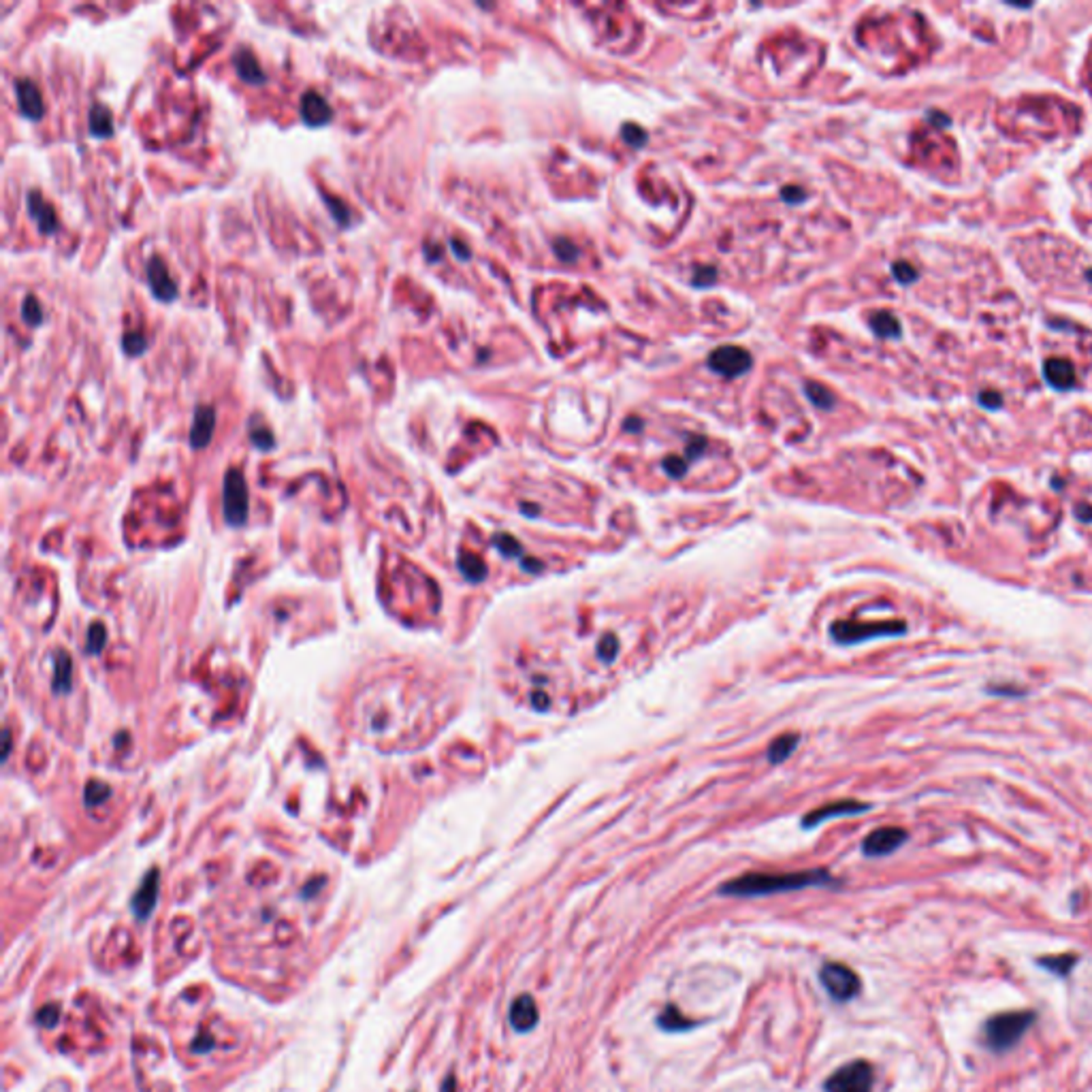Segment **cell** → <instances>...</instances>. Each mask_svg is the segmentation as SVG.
Returning a JSON list of instances; mask_svg holds the SVG:
<instances>
[{"instance_id":"36","label":"cell","mask_w":1092,"mask_h":1092,"mask_svg":"<svg viewBox=\"0 0 1092 1092\" xmlns=\"http://www.w3.org/2000/svg\"><path fill=\"white\" fill-rule=\"evenodd\" d=\"M980 401L986 405V408H990V410H997L998 405L1003 404L1001 397H998L997 393H990V391H984V393L980 395Z\"/></svg>"},{"instance_id":"35","label":"cell","mask_w":1092,"mask_h":1092,"mask_svg":"<svg viewBox=\"0 0 1092 1092\" xmlns=\"http://www.w3.org/2000/svg\"><path fill=\"white\" fill-rule=\"evenodd\" d=\"M894 276L901 280L902 284H909L916 280V269L912 265H907V263H896L894 265Z\"/></svg>"},{"instance_id":"19","label":"cell","mask_w":1092,"mask_h":1092,"mask_svg":"<svg viewBox=\"0 0 1092 1092\" xmlns=\"http://www.w3.org/2000/svg\"><path fill=\"white\" fill-rule=\"evenodd\" d=\"M88 128H90L92 137L96 139L112 137L116 130L112 109L103 103H92L90 112H88Z\"/></svg>"},{"instance_id":"2","label":"cell","mask_w":1092,"mask_h":1092,"mask_svg":"<svg viewBox=\"0 0 1092 1092\" xmlns=\"http://www.w3.org/2000/svg\"><path fill=\"white\" fill-rule=\"evenodd\" d=\"M1033 1022V1012H1007L992 1016L984 1026V1041L990 1050L1007 1052L1020 1044Z\"/></svg>"},{"instance_id":"33","label":"cell","mask_w":1092,"mask_h":1092,"mask_svg":"<svg viewBox=\"0 0 1092 1092\" xmlns=\"http://www.w3.org/2000/svg\"><path fill=\"white\" fill-rule=\"evenodd\" d=\"M107 796H109V788H107V785H103V784H96V781H92V784H88V788H85L84 800H85V805H88V806H96V805H101Z\"/></svg>"},{"instance_id":"22","label":"cell","mask_w":1092,"mask_h":1092,"mask_svg":"<svg viewBox=\"0 0 1092 1092\" xmlns=\"http://www.w3.org/2000/svg\"><path fill=\"white\" fill-rule=\"evenodd\" d=\"M657 1026H660L661 1030H668V1033H681V1030H689L692 1026H696V1024H693L689 1018H685L677 1005H668V1007H664V1012L657 1016Z\"/></svg>"},{"instance_id":"39","label":"cell","mask_w":1092,"mask_h":1092,"mask_svg":"<svg viewBox=\"0 0 1092 1092\" xmlns=\"http://www.w3.org/2000/svg\"><path fill=\"white\" fill-rule=\"evenodd\" d=\"M423 250H425V254H427V258H429V261H437V258H440V254H442L440 245L432 244V241H427V244L423 245Z\"/></svg>"},{"instance_id":"10","label":"cell","mask_w":1092,"mask_h":1092,"mask_svg":"<svg viewBox=\"0 0 1092 1092\" xmlns=\"http://www.w3.org/2000/svg\"><path fill=\"white\" fill-rule=\"evenodd\" d=\"M709 363L715 372L724 373L728 378H736L738 373L752 368V354L738 346H725L715 350L710 354Z\"/></svg>"},{"instance_id":"3","label":"cell","mask_w":1092,"mask_h":1092,"mask_svg":"<svg viewBox=\"0 0 1092 1092\" xmlns=\"http://www.w3.org/2000/svg\"><path fill=\"white\" fill-rule=\"evenodd\" d=\"M905 632V621H877V624L834 621L830 625V636L837 645H858L864 640L884 638V636H902Z\"/></svg>"},{"instance_id":"43","label":"cell","mask_w":1092,"mask_h":1092,"mask_svg":"<svg viewBox=\"0 0 1092 1092\" xmlns=\"http://www.w3.org/2000/svg\"><path fill=\"white\" fill-rule=\"evenodd\" d=\"M9 749H11V730L7 728V730H5V752H2V760H7V756H9Z\"/></svg>"},{"instance_id":"42","label":"cell","mask_w":1092,"mask_h":1092,"mask_svg":"<svg viewBox=\"0 0 1092 1092\" xmlns=\"http://www.w3.org/2000/svg\"><path fill=\"white\" fill-rule=\"evenodd\" d=\"M450 245H453V250L457 252L459 258H469V248H465L464 244H459L457 240H453V244Z\"/></svg>"},{"instance_id":"30","label":"cell","mask_w":1092,"mask_h":1092,"mask_svg":"<svg viewBox=\"0 0 1092 1092\" xmlns=\"http://www.w3.org/2000/svg\"><path fill=\"white\" fill-rule=\"evenodd\" d=\"M250 442L258 450H272L276 446V437L267 427H250Z\"/></svg>"},{"instance_id":"13","label":"cell","mask_w":1092,"mask_h":1092,"mask_svg":"<svg viewBox=\"0 0 1092 1092\" xmlns=\"http://www.w3.org/2000/svg\"><path fill=\"white\" fill-rule=\"evenodd\" d=\"M16 96H17V107H20V113L28 120H41L45 116V103H43V94L39 90V85L34 84L28 77H21V80H16Z\"/></svg>"},{"instance_id":"25","label":"cell","mask_w":1092,"mask_h":1092,"mask_svg":"<svg viewBox=\"0 0 1092 1092\" xmlns=\"http://www.w3.org/2000/svg\"><path fill=\"white\" fill-rule=\"evenodd\" d=\"M120 344H122V350L126 352L128 357H141V354L149 348L148 337H145V333L141 329L126 331L122 336V340H120Z\"/></svg>"},{"instance_id":"9","label":"cell","mask_w":1092,"mask_h":1092,"mask_svg":"<svg viewBox=\"0 0 1092 1092\" xmlns=\"http://www.w3.org/2000/svg\"><path fill=\"white\" fill-rule=\"evenodd\" d=\"M299 116L309 128L327 126L333 120V107L320 92L305 90L301 94V103H299Z\"/></svg>"},{"instance_id":"7","label":"cell","mask_w":1092,"mask_h":1092,"mask_svg":"<svg viewBox=\"0 0 1092 1092\" xmlns=\"http://www.w3.org/2000/svg\"><path fill=\"white\" fill-rule=\"evenodd\" d=\"M145 280H148L149 293L156 301L160 304H171V301H176L180 290H177V284L171 276L169 267H167L165 258L158 254H152L148 258V265H145Z\"/></svg>"},{"instance_id":"46","label":"cell","mask_w":1092,"mask_h":1092,"mask_svg":"<svg viewBox=\"0 0 1092 1092\" xmlns=\"http://www.w3.org/2000/svg\"><path fill=\"white\" fill-rule=\"evenodd\" d=\"M523 510L528 512L529 517H536V514H538V508H532V506H523Z\"/></svg>"},{"instance_id":"28","label":"cell","mask_w":1092,"mask_h":1092,"mask_svg":"<svg viewBox=\"0 0 1092 1092\" xmlns=\"http://www.w3.org/2000/svg\"><path fill=\"white\" fill-rule=\"evenodd\" d=\"M320 194H322V199H325L327 209H329V213L333 216V220H336L340 226H348V224L352 222V209L348 208L346 203L341 201V199L331 197V194H327V192H320Z\"/></svg>"},{"instance_id":"11","label":"cell","mask_w":1092,"mask_h":1092,"mask_svg":"<svg viewBox=\"0 0 1092 1092\" xmlns=\"http://www.w3.org/2000/svg\"><path fill=\"white\" fill-rule=\"evenodd\" d=\"M26 209L28 216L32 218V222L37 224L39 233L52 235L58 231V213H56L52 203L43 197L39 190H28Z\"/></svg>"},{"instance_id":"40","label":"cell","mask_w":1092,"mask_h":1092,"mask_svg":"<svg viewBox=\"0 0 1092 1092\" xmlns=\"http://www.w3.org/2000/svg\"><path fill=\"white\" fill-rule=\"evenodd\" d=\"M521 565H523V568H525V570H528V572H533V574H536V572L542 570V568H544V565L540 564L538 560H532V557H523V560H521Z\"/></svg>"},{"instance_id":"15","label":"cell","mask_w":1092,"mask_h":1092,"mask_svg":"<svg viewBox=\"0 0 1092 1092\" xmlns=\"http://www.w3.org/2000/svg\"><path fill=\"white\" fill-rule=\"evenodd\" d=\"M231 60H233V69L235 73H237V77H240L241 81H245V84L263 85L267 84V80H269L265 69H263L261 62H258V58H256L254 53H252L248 48L235 49L233 58Z\"/></svg>"},{"instance_id":"31","label":"cell","mask_w":1092,"mask_h":1092,"mask_svg":"<svg viewBox=\"0 0 1092 1092\" xmlns=\"http://www.w3.org/2000/svg\"><path fill=\"white\" fill-rule=\"evenodd\" d=\"M103 647H105V628L101 624H94L88 632V642H85V651L90 653V656H96V653H101Z\"/></svg>"},{"instance_id":"5","label":"cell","mask_w":1092,"mask_h":1092,"mask_svg":"<svg viewBox=\"0 0 1092 1092\" xmlns=\"http://www.w3.org/2000/svg\"><path fill=\"white\" fill-rule=\"evenodd\" d=\"M820 981L832 1001L848 1003L860 994L862 981L849 966L841 962H826L820 969Z\"/></svg>"},{"instance_id":"27","label":"cell","mask_w":1092,"mask_h":1092,"mask_svg":"<svg viewBox=\"0 0 1092 1092\" xmlns=\"http://www.w3.org/2000/svg\"><path fill=\"white\" fill-rule=\"evenodd\" d=\"M870 327H873L875 333H880L884 337H898L901 336V325H898V320L890 314V312H880V314H875L870 318Z\"/></svg>"},{"instance_id":"18","label":"cell","mask_w":1092,"mask_h":1092,"mask_svg":"<svg viewBox=\"0 0 1092 1092\" xmlns=\"http://www.w3.org/2000/svg\"><path fill=\"white\" fill-rule=\"evenodd\" d=\"M1045 380L1058 391H1069L1076 386V369L1065 359H1050L1044 365Z\"/></svg>"},{"instance_id":"20","label":"cell","mask_w":1092,"mask_h":1092,"mask_svg":"<svg viewBox=\"0 0 1092 1092\" xmlns=\"http://www.w3.org/2000/svg\"><path fill=\"white\" fill-rule=\"evenodd\" d=\"M71 685H73V660H71L69 653L58 651L56 661H53L52 688L56 693H66L71 692Z\"/></svg>"},{"instance_id":"37","label":"cell","mask_w":1092,"mask_h":1092,"mask_svg":"<svg viewBox=\"0 0 1092 1092\" xmlns=\"http://www.w3.org/2000/svg\"><path fill=\"white\" fill-rule=\"evenodd\" d=\"M549 704H551V700L544 692H533L532 693V706L536 710H546V709H549Z\"/></svg>"},{"instance_id":"29","label":"cell","mask_w":1092,"mask_h":1092,"mask_svg":"<svg viewBox=\"0 0 1092 1092\" xmlns=\"http://www.w3.org/2000/svg\"><path fill=\"white\" fill-rule=\"evenodd\" d=\"M493 544L497 546L501 555H506V557H521L523 560V546L517 538H512L510 533H496V538H493Z\"/></svg>"},{"instance_id":"24","label":"cell","mask_w":1092,"mask_h":1092,"mask_svg":"<svg viewBox=\"0 0 1092 1092\" xmlns=\"http://www.w3.org/2000/svg\"><path fill=\"white\" fill-rule=\"evenodd\" d=\"M459 570H461V574L472 583H480L487 578L485 561L480 560V557H476V555L469 553L461 555V557H459Z\"/></svg>"},{"instance_id":"14","label":"cell","mask_w":1092,"mask_h":1092,"mask_svg":"<svg viewBox=\"0 0 1092 1092\" xmlns=\"http://www.w3.org/2000/svg\"><path fill=\"white\" fill-rule=\"evenodd\" d=\"M216 432V408L213 405H197V410H194V418H192V427H190V446L194 450H201V448L208 446L212 442V436Z\"/></svg>"},{"instance_id":"38","label":"cell","mask_w":1092,"mask_h":1092,"mask_svg":"<svg viewBox=\"0 0 1092 1092\" xmlns=\"http://www.w3.org/2000/svg\"><path fill=\"white\" fill-rule=\"evenodd\" d=\"M1076 517L1080 519L1082 523H1090L1092 521V506H1088V504H1080V506L1076 508Z\"/></svg>"},{"instance_id":"26","label":"cell","mask_w":1092,"mask_h":1092,"mask_svg":"<svg viewBox=\"0 0 1092 1092\" xmlns=\"http://www.w3.org/2000/svg\"><path fill=\"white\" fill-rule=\"evenodd\" d=\"M21 320H24L28 327H41L43 322H45L43 305L34 295H28V297L21 301Z\"/></svg>"},{"instance_id":"1","label":"cell","mask_w":1092,"mask_h":1092,"mask_svg":"<svg viewBox=\"0 0 1092 1092\" xmlns=\"http://www.w3.org/2000/svg\"><path fill=\"white\" fill-rule=\"evenodd\" d=\"M832 884L837 881L824 869L798 870V873H747L721 885L720 894L734 898H756V896L781 894L805 888H824Z\"/></svg>"},{"instance_id":"41","label":"cell","mask_w":1092,"mask_h":1092,"mask_svg":"<svg viewBox=\"0 0 1092 1092\" xmlns=\"http://www.w3.org/2000/svg\"><path fill=\"white\" fill-rule=\"evenodd\" d=\"M704 446H706V442H704L702 437H698V440H696V444H689L688 455H689V457H698V455L704 450Z\"/></svg>"},{"instance_id":"12","label":"cell","mask_w":1092,"mask_h":1092,"mask_svg":"<svg viewBox=\"0 0 1092 1092\" xmlns=\"http://www.w3.org/2000/svg\"><path fill=\"white\" fill-rule=\"evenodd\" d=\"M870 809V805L866 802H858V800H838V802H830V805H824L820 809L811 811L809 816H805L802 820V826L805 828H813L817 824L826 820H834V817H845V816H862L866 811Z\"/></svg>"},{"instance_id":"32","label":"cell","mask_w":1092,"mask_h":1092,"mask_svg":"<svg viewBox=\"0 0 1092 1092\" xmlns=\"http://www.w3.org/2000/svg\"><path fill=\"white\" fill-rule=\"evenodd\" d=\"M617 653H619V640H617V636H615V634L604 636V638L597 642V656L602 657L604 661H608V664H610V661H615Z\"/></svg>"},{"instance_id":"8","label":"cell","mask_w":1092,"mask_h":1092,"mask_svg":"<svg viewBox=\"0 0 1092 1092\" xmlns=\"http://www.w3.org/2000/svg\"><path fill=\"white\" fill-rule=\"evenodd\" d=\"M909 838L907 830L896 826H885V828H877L869 834V837L862 841V852L864 856H869V858H881V856H890L894 853L896 849L902 848L905 841Z\"/></svg>"},{"instance_id":"17","label":"cell","mask_w":1092,"mask_h":1092,"mask_svg":"<svg viewBox=\"0 0 1092 1092\" xmlns=\"http://www.w3.org/2000/svg\"><path fill=\"white\" fill-rule=\"evenodd\" d=\"M158 884H160L158 870H156V869L149 870V873L145 875V880H144V884H141V888H139L137 894H135L133 909H135V913L141 917V920H144V917H148L149 913H152V909H154L156 896H158Z\"/></svg>"},{"instance_id":"23","label":"cell","mask_w":1092,"mask_h":1092,"mask_svg":"<svg viewBox=\"0 0 1092 1092\" xmlns=\"http://www.w3.org/2000/svg\"><path fill=\"white\" fill-rule=\"evenodd\" d=\"M1077 956L1076 954H1061V956H1045V958L1037 960V965L1044 966L1045 971H1050L1052 975L1058 977H1067L1073 971V966L1077 965Z\"/></svg>"},{"instance_id":"6","label":"cell","mask_w":1092,"mask_h":1092,"mask_svg":"<svg viewBox=\"0 0 1092 1092\" xmlns=\"http://www.w3.org/2000/svg\"><path fill=\"white\" fill-rule=\"evenodd\" d=\"M875 1071L866 1061L843 1065L824 1082L826 1092H873Z\"/></svg>"},{"instance_id":"4","label":"cell","mask_w":1092,"mask_h":1092,"mask_svg":"<svg viewBox=\"0 0 1092 1092\" xmlns=\"http://www.w3.org/2000/svg\"><path fill=\"white\" fill-rule=\"evenodd\" d=\"M248 512H250V493H248L245 476L241 469L231 468L224 474L222 485L224 521L229 523L231 528H240V525L248 521Z\"/></svg>"},{"instance_id":"21","label":"cell","mask_w":1092,"mask_h":1092,"mask_svg":"<svg viewBox=\"0 0 1092 1092\" xmlns=\"http://www.w3.org/2000/svg\"><path fill=\"white\" fill-rule=\"evenodd\" d=\"M798 742H800V734H796V732H785V734L777 736V738L770 742V747H768V752H766L768 762H770V764H784L785 760H788V757L796 752Z\"/></svg>"},{"instance_id":"45","label":"cell","mask_w":1092,"mask_h":1092,"mask_svg":"<svg viewBox=\"0 0 1092 1092\" xmlns=\"http://www.w3.org/2000/svg\"><path fill=\"white\" fill-rule=\"evenodd\" d=\"M444 1092H455V1077H448L446 1086H444Z\"/></svg>"},{"instance_id":"44","label":"cell","mask_w":1092,"mask_h":1092,"mask_svg":"<svg viewBox=\"0 0 1092 1092\" xmlns=\"http://www.w3.org/2000/svg\"><path fill=\"white\" fill-rule=\"evenodd\" d=\"M784 197H785V199H796V201H800V199H805V192L785 190V192H784Z\"/></svg>"},{"instance_id":"34","label":"cell","mask_w":1092,"mask_h":1092,"mask_svg":"<svg viewBox=\"0 0 1092 1092\" xmlns=\"http://www.w3.org/2000/svg\"><path fill=\"white\" fill-rule=\"evenodd\" d=\"M664 469H666V474L670 478H683V476L688 474V461H683L679 457H668L664 459Z\"/></svg>"},{"instance_id":"16","label":"cell","mask_w":1092,"mask_h":1092,"mask_svg":"<svg viewBox=\"0 0 1092 1092\" xmlns=\"http://www.w3.org/2000/svg\"><path fill=\"white\" fill-rule=\"evenodd\" d=\"M538 1020H540L538 1005H536L532 994H521V997H517L512 1001L510 1005L512 1029L519 1030V1033H529V1030L536 1029Z\"/></svg>"}]
</instances>
